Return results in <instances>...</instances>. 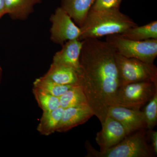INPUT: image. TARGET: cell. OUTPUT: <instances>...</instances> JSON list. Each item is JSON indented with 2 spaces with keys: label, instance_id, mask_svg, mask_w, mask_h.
<instances>
[{
  "label": "cell",
  "instance_id": "obj_17",
  "mask_svg": "<svg viewBox=\"0 0 157 157\" xmlns=\"http://www.w3.org/2000/svg\"><path fill=\"white\" fill-rule=\"evenodd\" d=\"M59 98L60 107L63 109L88 104L84 92L79 84L73 85Z\"/></svg>",
  "mask_w": 157,
  "mask_h": 157
},
{
  "label": "cell",
  "instance_id": "obj_11",
  "mask_svg": "<svg viewBox=\"0 0 157 157\" xmlns=\"http://www.w3.org/2000/svg\"><path fill=\"white\" fill-rule=\"evenodd\" d=\"M82 45V41L78 39L65 42L61 49L54 56L52 63L70 67L78 72Z\"/></svg>",
  "mask_w": 157,
  "mask_h": 157
},
{
  "label": "cell",
  "instance_id": "obj_18",
  "mask_svg": "<svg viewBox=\"0 0 157 157\" xmlns=\"http://www.w3.org/2000/svg\"><path fill=\"white\" fill-rule=\"evenodd\" d=\"M73 85L58 84L44 76L36 78L33 82V87L58 98L63 95Z\"/></svg>",
  "mask_w": 157,
  "mask_h": 157
},
{
  "label": "cell",
  "instance_id": "obj_2",
  "mask_svg": "<svg viewBox=\"0 0 157 157\" xmlns=\"http://www.w3.org/2000/svg\"><path fill=\"white\" fill-rule=\"evenodd\" d=\"M136 25L137 24L120 9L94 10L91 8L80 27L78 40L120 34Z\"/></svg>",
  "mask_w": 157,
  "mask_h": 157
},
{
  "label": "cell",
  "instance_id": "obj_7",
  "mask_svg": "<svg viewBox=\"0 0 157 157\" xmlns=\"http://www.w3.org/2000/svg\"><path fill=\"white\" fill-rule=\"evenodd\" d=\"M50 20V39L53 43L63 45L69 40L78 39L81 33L80 28L61 7L57 8Z\"/></svg>",
  "mask_w": 157,
  "mask_h": 157
},
{
  "label": "cell",
  "instance_id": "obj_20",
  "mask_svg": "<svg viewBox=\"0 0 157 157\" xmlns=\"http://www.w3.org/2000/svg\"><path fill=\"white\" fill-rule=\"evenodd\" d=\"M143 111L146 128L152 130L157 123V93L147 102Z\"/></svg>",
  "mask_w": 157,
  "mask_h": 157
},
{
  "label": "cell",
  "instance_id": "obj_1",
  "mask_svg": "<svg viewBox=\"0 0 157 157\" xmlns=\"http://www.w3.org/2000/svg\"><path fill=\"white\" fill-rule=\"evenodd\" d=\"M78 71V84L94 115L104 123L120 87L116 52L106 41L82 40Z\"/></svg>",
  "mask_w": 157,
  "mask_h": 157
},
{
  "label": "cell",
  "instance_id": "obj_6",
  "mask_svg": "<svg viewBox=\"0 0 157 157\" xmlns=\"http://www.w3.org/2000/svg\"><path fill=\"white\" fill-rule=\"evenodd\" d=\"M157 93V83L135 82L119 88L112 106L140 110Z\"/></svg>",
  "mask_w": 157,
  "mask_h": 157
},
{
  "label": "cell",
  "instance_id": "obj_12",
  "mask_svg": "<svg viewBox=\"0 0 157 157\" xmlns=\"http://www.w3.org/2000/svg\"><path fill=\"white\" fill-rule=\"evenodd\" d=\"M95 0H61V7L79 28L82 25Z\"/></svg>",
  "mask_w": 157,
  "mask_h": 157
},
{
  "label": "cell",
  "instance_id": "obj_22",
  "mask_svg": "<svg viewBox=\"0 0 157 157\" xmlns=\"http://www.w3.org/2000/svg\"><path fill=\"white\" fill-rule=\"evenodd\" d=\"M150 130V137L152 147V151L155 155L157 154V132L155 131Z\"/></svg>",
  "mask_w": 157,
  "mask_h": 157
},
{
  "label": "cell",
  "instance_id": "obj_24",
  "mask_svg": "<svg viewBox=\"0 0 157 157\" xmlns=\"http://www.w3.org/2000/svg\"><path fill=\"white\" fill-rule=\"evenodd\" d=\"M2 67L0 65V83H1V80H2Z\"/></svg>",
  "mask_w": 157,
  "mask_h": 157
},
{
  "label": "cell",
  "instance_id": "obj_3",
  "mask_svg": "<svg viewBox=\"0 0 157 157\" xmlns=\"http://www.w3.org/2000/svg\"><path fill=\"white\" fill-rule=\"evenodd\" d=\"M145 129H141L128 135L119 143L103 151L96 150L89 142H86V157H153L155 155L147 142Z\"/></svg>",
  "mask_w": 157,
  "mask_h": 157
},
{
  "label": "cell",
  "instance_id": "obj_15",
  "mask_svg": "<svg viewBox=\"0 0 157 157\" xmlns=\"http://www.w3.org/2000/svg\"><path fill=\"white\" fill-rule=\"evenodd\" d=\"M64 109L62 107L52 111L43 112L37 130L41 135L49 136L56 132Z\"/></svg>",
  "mask_w": 157,
  "mask_h": 157
},
{
  "label": "cell",
  "instance_id": "obj_5",
  "mask_svg": "<svg viewBox=\"0 0 157 157\" xmlns=\"http://www.w3.org/2000/svg\"><path fill=\"white\" fill-rule=\"evenodd\" d=\"M116 62L120 86L143 82L157 83V68L154 64L128 58L117 52Z\"/></svg>",
  "mask_w": 157,
  "mask_h": 157
},
{
  "label": "cell",
  "instance_id": "obj_23",
  "mask_svg": "<svg viewBox=\"0 0 157 157\" xmlns=\"http://www.w3.org/2000/svg\"><path fill=\"white\" fill-rule=\"evenodd\" d=\"M5 14H6V2L5 0H0V19Z\"/></svg>",
  "mask_w": 157,
  "mask_h": 157
},
{
  "label": "cell",
  "instance_id": "obj_9",
  "mask_svg": "<svg viewBox=\"0 0 157 157\" xmlns=\"http://www.w3.org/2000/svg\"><path fill=\"white\" fill-rule=\"evenodd\" d=\"M102 124V129L97 133L96 141L100 151L115 146L128 136L124 128L119 122L107 116Z\"/></svg>",
  "mask_w": 157,
  "mask_h": 157
},
{
  "label": "cell",
  "instance_id": "obj_16",
  "mask_svg": "<svg viewBox=\"0 0 157 157\" xmlns=\"http://www.w3.org/2000/svg\"><path fill=\"white\" fill-rule=\"evenodd\" d=\"M118 35L126 39L136 41L157 39V21H151L141 26H135Z\"/></svg>",
  "mask_w": 157,
  "mask_h": 157
},
{
  "label": "cell",
  "instance_id": "obj_8",
  "mask_svg": "<svg viewBox=\"0 0 157 157\" xmlns=\"http://www.w3.org/2000/svg\"><path fill=\"white\" fill-rule=\"evenodd\" d=\"M107 116L117 121L124 128L127 135L139 130L146 128V124L143 111L114 106L109 107Z\"/></svg>",
  "mask_w": 157,
  "mask_h": 157
},
{
  "label": "cell",
  "instance_id": "obj_10",
  "mask_svg": "<svg viewBox=\"0 0 157 157\" xmlns=\"http://www.w3.org/2000/svg\"><path fill=\"white\" fill-rule=\"evenodd\" d=\"M94 115L88 104L65 108L56 132H68L86 122Z\"/></svg>",
  "mask_w": 157,
  "mask_h": 157
},
{
  "label": "cell",
  "instance_id": "obj_19",
  "mask_svg": "<svg viewBox=\"0 0 157 157\" xmlns=\"http://www.w3.org/2000/svg\"><path fill=\"white\" fill-rule=\"evenodd\" d=\"M33 93L39 107L43 112L52 111L60 107L59 98L33 87Z\"/></svg>",
  "mask_w": 157,
  "mask_h": 157
},
{
  "label": "cell",
  "instance_id": "obj_21",
  "mask_svg": "<svg viewBox=\"0 0 157 157\" xmlns=\"http://www.w3.org/2000/svg\"><path fill=\"white\" fill-rule=\"evenodd\" d=\"M122 0H95L92 7L94 10L120 9Z\"/></svg>",
  "mask_w": 157,
  "mask_h": 157
},
{
  "label": "cell",
  "instance_id": "obj_4",
  "mask_svg": "<svg viewBox=\"0 0 157 157\" xmlns=\"http://www.w3.org/2000/svg\"><path fill=\"white\" fill-rule=\"evenodd\" d=\"M106 41L117 53L128 58L154 63L157 56V39L136 41L115 34L107 36Z\"/></svg>",
  "mask_w": 157,
  "mask_h": 157
},
{
  "label": "cell",
  "instance_id": "obj_14",
  "mask_svg": "<svg viewBox=\"0 0 157 157\" xmlns=\"http://www.w3.org/2000/svg\"><path fill=\"white\" fill-rule=\"evenodd\" d=\"M6 14L12 19L24 20L34 10L35 6L41 0H5Z\"/></svg>",
  "mask_w": 157,
  "mask_h": 157
},
{
  "label": "cell",
  "instance_id": "obj_13",
  "mask_svg": "<svg viewBox=\"0 0 157 157\" xmlns=\"http://www.w3.org/2000/svg\"><path fill=\"white\" fill-rule=\"evenodd\" d=\"M43 76L59 84H78V72L65 65L52 63L48 71Z\"/></svg>",
  "mask_w": 157,
  "mask_h": 157
}]
</instances>
